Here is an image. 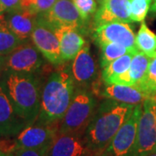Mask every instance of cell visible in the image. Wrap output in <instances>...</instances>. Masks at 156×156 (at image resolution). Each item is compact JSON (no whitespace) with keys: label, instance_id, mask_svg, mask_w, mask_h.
I'll return each instance as SVG.
<instances>
[{"label":"cell","instance_id":"obj_1","mask_svg":"<svg viewBox=\"0 0 156 156\" xmlns=\"http://www.w3.org/2000/svg\"><path fill=\"white\" fill-rule=\"evenodd\" d=\"M135 106L106 99L95 112L84 133V140L94 156H100L131 115Z\"/></svg>","mask_w":156,"mask_h":156},{"label":"cell","instance_id":"obj_2","mask_svg":"<svg viewBox=\"0 0 156 156\" xmlns=\"http://www.w3.org/2000/svg\"><path fill=\"white\" fill-rule=\"evenodd\" d=\"M76 83L70 68L51 73L41 92V104L35 123L39 125L59 124L73 99Z\"/></svg>","mask_w":156,"mask_h":156},{"label":"cell","instance_id":"obj_3","mask_svg":"<svg viewBox=\"0 0 156 156\" xmlns=\"http://www.w3.org/2000/svg\"><path fill=\"white\" fill-rule=\"evenodd\" d=\"M2 83L17 115L28 126L34 124L40 110L42 92L34 74L5 72Z\"/></svg>","mask_w":156,"mask_h":156},{"label":"cell","instance_id":"obj_4","mask_svg":"<svg viewBox=\"0 0 156 156\" xmlns=\"http://www.w3.org/2000/svg\"><path fill=\"white\" fill-rule=\"evenodd\" d=\"M94 95L91 89L76 87L72 101L58 124V133L84 135L97 108Z\"/></svg>","mask_w":156,"mask_h":156},{"label":"cell","instance_id":"obj_5","mask_svg":"<svg viewBox=\"0 0 156 156\" xmlns=\"http://www.w3.org/2000/svg\"><path fill=\"white\" fill-rule=\"evenodd\" d=\"M156 151V101L147 98L142 104L136 140L130 156H147Z\"/></svg>","mask_w":156,"mask_h":156},{"label":"cell","instance_id":"obj_6","mask_svg":"<svg viewBox=\"0 0 156 156\" xmlns=\"http://www.w3.org/2000/svg\"><path fill=\"white\" fill-rule=\"evenodd\" d=\"M44 59L34 44L25 41L5 56L4 70L34 74L43 66Z\"/></svg>","mask_w":156,"mask_h":156},{"label":"cell","instance_id":"obj_7","mask_svg":"<svg viewBox=\"0 0 156 156\" xmlns=\"http://www.w3.org/2000/svg\"><path fill=\"white\" fill-rule=\"evenodd\" d=\"M31 40L41 54L51 64L60 66L64 62L61 56L60 40L55 29L39 15L31 35Z\"/></svg>","mask_w":156,"mask_h":156},{"label":"cell","instance_id":"obj_8","mask_svg":"<svg viewBox=\"0 0 156 156\" xmlns=\"http://www.w3.org/2000/svg\"><path fill=\"white\" fill-rule=\"evenodd\" d=\"M141 112L142 104L134 107L131 115L123 123L106 150L100 156H130L136 140Z\"/></svg>","mask_w":156,"mask_h":156},{"label":"cell","instance_id":"obj_9","mask_svg":"<svg viewBox=\"0 0 156 156\" xmlns=\"http://www.w3.org/2000/svg\"><path fill=\"white\" fill-rule=\"evenodd\" d=\"M93 37L98 45L115 43L126 47L130 53L135 54L139 52L134 30L128 23H108L97 26L95 28Z\"/></svg>","mask_w":156,"mask_h":156},{"label":"cell","instance_id":"obj_10","mask_svg":"<svg viewBox=\"0 0 156 156\" xmlns=\"http://www.w3.org/2000/svg\"><path fill=\"white\" fill-rule=\"evenodd\" d=\"M38 15L54 28L69 27L83 31L86 23L73 0H56L49 11Z\"/></svg>","mask_w":156,"mask_h":156},{"label":"cell","instance_id":"obj_11","mask_svg":"<svg viewBox=\"0 0 156 156\" xmlns=\"http://www.w3.org/2000/svg\"><path fill=\"white\" fill-rule=\"evenodd\" d=\"M91 91L106 99H111L132 106L141 105L144 101L150 98L137 86L106 83L102 79L101 82L98 79L92 85Z\"/></svg>","mask_w":156,"mask_h":156},{"label":"cell","instance_id":"obj_12","mask_svg":"<svg viewBox=\"0 0 156 156\" xmlns=\"http://www.w3.org/2000/svg\"><path fill=\"white\" fill-rule=\"evenodd\" d=\"M71 75L76 87L91 89L92 85L98 80L97 65L90 52V46L86 42L83 49L72 60Z\"/></svg>","mask_w":156,"mask_h":156},{"label":"cell","instance_id":"obj_13","mask_svg":"<svg viewBox=\"0 0 156 156\" xmlns=\"http://www.w3.org/2000/svg\"><path fill=\"white\" fill-rule=\"evenodd\" d=\"M58 133V124L29 125L17 135V150L21 148L37 149L49 147Z\"/></svg>","mask_w":156,"mask_h":156},{"label":"cell","instance_id":"obj_14","mask_svg":"<svg viewBox=\"0 0 156 156\" xmlns=\"http://www.w3.org/2000/svg\"><path fill=\"white\" fill-rule=\"evenodd\" d=\"M27 123L19 116L11 99L0 83V137H14L27 127Z\"/></svg>","mask_w":156,"mask_h":156},{"label":"cell","instance_id":"obj_15","mask_svg":"<svg viewBox=\"0 0 156 156\" xmlns=\"http://www.w3.org/2000/svg\"><path fill=\"white\" fill-rule=\"evenodd\" d=\"M48 156H94L90 152L83 135L57 133L50 144Z\"/></svg>","mask_w":156,"mask_h":156},{"label":"cell","instance_id":"obj_16","mask_svg":"<svg viewBox=\"0 0 156 156\" xmlns=\"http://www.w3.org/2000/svg\"><path fill=\"white\" fill-rule=\"evenodd\" d=\"M115 22L128 23L130 18V0H103L94 16L95 27Z\"/></svg>","mask_w":156,"mask_h":156},{"label":"cell","instance_id":"obj_17","mask_svg":"<svg viewBox=\"0 0 156 156\" xmlns=\"http://www.w3.org/2000/svg\"><path fill=\"white\" fill-rule=\"evenodd\" d=\"M8 27L23 42L31 38V35L37 20V14L28 9H19L5 12Z\"/></svg>","mask_w":156,"mask_h":156},{"label":"cell","instance_id":"obj_18","mask_svg":"<svg viewBox=\"0 0 156 156\" xmlns=\"http://www.w3.org/2000/svg\"><path fill=\"white\" fill-rule=\"evenodd\" d=\"M54 29L60 40V51L62 61H72L86 44V40L83 37V31L69 27Z\"/></svg>","mask_w":156,"mask_h":156},{"label":"cell","instance_id":"obj_19","mask_svg":"<svg viewBox=\"0 0 156 156\" xmlns=\"http://www.w3.org/2000/svg\"><path fill=\"white\" fill-rule=\"evenodd\" d=\"M151 60V56L140 51L135 53L132 57L129 69L125 74L115 78L110 84H122L138 87L145 77Z\"/></svg>","mask_w":156,"mask_h":156},{"label":"cell","instance_id":"obj_20","mask_svg":"<svg viewBox=\"0 0 156 156\" xmlns=\"http://www.w3.org/2000/svg\"><path fill=\"white\" fill-rule=\"evenodd\" d=\"M134 55L133 53L128 52L103 68L101 72L102 81L106 83H112L115 78L125 74L129 69L131 60Z\"/></svg>","mask_w":156,"mask_h":156},{"label":"cell","instance_id":"obj_21","mask_svg":"<svg viewBox=\"0 0 156 156\" xmlns=\"http://www.w3.org/2000/svg\"><path fill=\"white\" fill-rule=\"evenodd\" d=\"M135 43L139 51L151 57L156 56V34L147 27L145 22L141 23L135 36Z\"/></svg>","mask_w":156,"mask_h":156},{"label":"cell","instance_id":"obj_22","mask_svg":"<svg viewBox=\"0 0 156 156\" xmlns=\"http://www.w3.org/2000/svg\"><path fill=\"white\" fill-rule=\"evenodd\" d=\"M23 41L11 31L7 25L5 13L0 15V55L5 56L21 44Z\"/></svg>","mask_w":156,"mask_h":156},{"label":"cell","instance_id":"obj_23","mask_svg":"<svg viewBox=\"0 0 156 156\" xmlns=\"http://www.w3.org/2000/svg\"><path fill=\"white\" fill-rule=\"evenodd\" d=\"M101 48V67L105 68L111 62L128 53V50L115 43H106L99 45Z\"/></svg>","mask_w":156,"mask_h":156},{"label":"cell","instance_id":"obj_24","mask_svg":"<svg viewBox=\"0 0 156 156\" xmlns=\"http://www.w3.org/2000/svg\"><path fill=\"white\" fill-rule=\"evenodd\" d=\"M138 87L148 97L156 96V56L152 57L145 77Z\"/></svg>","mask_w":156,"mask_h":156},{"label":"cell","instance_id":"obj_25","mask_svg":"<svg viewBox=\"0 0 156 156\" xmlns=\"http://www.w3.org/2000/svg\"><path fill=\"white\" fill-rule=\"evenodd\" d=\"M148 0H130V18L132 22H144L150 10Z\"/></svg>","mask_w":156,"mask_h":156},{"label":"cell","instance_id":"obj_26","mask_svg":"<svg viewBox=\"0 0 156 156\" xmlns=\"http://www.w3.org/2000/svg\"><path fill=\"white\" fill-rule=\"evenodd\" d=\"M56 0H21V8L28 9L36 14H41L49 11Z\"/></svg>","mask_w":156,"mask_h":156},{"label":"cell","instance_id":"obj_27","mask_svg":"<svg viewBox=\"0 0 156 156\" xmlns=\"http://www.w3.org/2000/svg\"><path fill=\"white\" fill-rule=\"evenodd\" d=\"M73 2L85 22H88L90 17L95 16L98 9L96 0H73Z\"/></svg>","mask_w":156,"mask_h":156},{"label":"cell","instance_id":"obj_28","mask_svg":"<svg viewBox=\"0 0 156 156\" xmlns=\"http://www.w3.org/2000/svg\"><path fill=\"white\" fill-rule=\"evenodd\" d=\"M0 151L6 154H15L17 151V139H11V137L0 139Z\"/></svg>","mask_w":156,"mask_h":156},{"label":"cell","instance_id":"obj_29","mask_svg":"<svg viewBox=\"0 0 156 156\" xmlns=\"http://www.w3.org/2000/svg\"><path fill=\"white\" fill-rule=\"evenodd\" d=\"M49 147L30 149V148H21L15 153V156H48Z\"/></svg>","mask_w":156,"mask_h":156},{"label":"cell","instance_id":"obj_30","mask_svg":"<svg viewBox=\"0 0 156 156\" xmlns=\"http://www.w3.org/2000/svg\"><path fill=\"white\" fill-rule=\"evenodd\" d=\"M5 12L16 11L21 8V0H1Z\"/></svg>","mask_w":156,"mask_h":156},{"label":"cell","instance_id":"obj_31","mask_svg":"<svg viewBox=\"0 0 156 156\" xmlns=\"http://www.w3.org/2000/svg\"><path fill=\"white\" fill-rule=\"evenodd\" d=\"M4 64H5V56L0 55V73L4 70Z\"/></svg>","mask_w":156,"mask_h":156},{"label":"cell","instance_id":"obj_32","mask_svg":"<svg viewBox=\"0 0 156 156\" xmlns=\"http://www.w3.org/2000/svg\"><path fill=\"white\" fill-rule=\"evenodd\" d=\"M150 11L152 13H155L156 14V0L154 1V5H152V7H151Z\"/></svg>","mask_w":156,"mask_h":156},{"label":"cell","instance_id":"obj_33","mask_svg":"<svg viewBox=\"0 0 156 156\" xmlns=\"http://www.w3.org/2000/svg\"><path fill=\"white\" fill-rule=\"evenodd\" d=\"M5 12V8H4L3 4H2V2H1V0H0V15L4 14Z\"/></svg>","mask_w":156,"mask_h":156},{"label":"cell","instance_id":"obj_34","mask_svg":"<svg viewBox=\"0 0 156 156\" xmlns=\"http://www.w3.org/2000/svg\"><path fill=\"white\" fill-rule=\"evenodd\" d=\"M0 156H15V154H6L0 151Z\"/></svg>","mask_w":156,"mask_h":156},{"label":"cell","instance_id":"obj_35","mask_svg":"<svg viewBox=\"0 0 156 156\" xmlns=\"http://www.w3.org/2000/svg\"><path fill=\"white\" fill-rule=\"evenodd\" d=\"M147 156H156V151L154 152V153H152V154H148Z\"/></svg>","mask_w":156,"mask_h":156},{"label":"cell","instance_id":"obj_36","mask_svg":"<svg viewBox=\"0 0 156 156\" xmlns=\"http://www.w3.org/2000/svg\"><path fill=\"white\" fill-rule=\"evenodd\" d=\"M96 1H97V2H99V3H101V2H102V1H103V0H96Z\"/></svg>","mask_w":156,"mask_h":156},{"label":"cell","instance_id":"obj_37","mask_svg":"<svg viewBox=\"0 0 156 156\" xmlns=\"http://www.w3.org/2000/svg\"><path fill=\"white\" fill-rule=\"evenodd\" d=\"M154 98H155V101H156V96H154Z\"/></svg>","mask_w":156,"mask_h":156},{"label":"cell","instance_id":"obj_38","mask_svg":"<svg viewBox=\"0 0 156 156\" xmlns=\"http://www.w3.org/2000/svg\"><path fill=\"white\" fill-rule=\"evenodd\" d=\"M148 1H152V0H148Z\"/></svg>","mask_w":156,"mask_h":156}]
</instances>
